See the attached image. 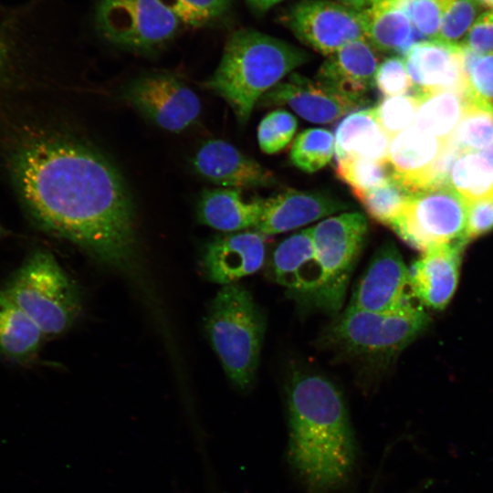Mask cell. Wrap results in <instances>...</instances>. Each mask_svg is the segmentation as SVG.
<instances>
[{
	"instance_id": "17",
	"label": "cell",
	"mask_w": 493,
	"mask_h": 493,
	"mask_svg": "<svg viewBox=\"0 0 493 493\" xmlns=\"http://www.w3.org/2000/svg\"><path fill=\"white\" fill-rule=\"evenodd\" d=\"M265 236L256 230H246L210 240L203 254L207 278L224 286L258 271L266 259Z\"/></svg>"
},
{
	"instance_id": "28",
	"label": "cell",
	"mask_w": 493,
	"mask_h": 493,
	"mask_svg": "<svg viewBox=\"0 0 493 493\" xmlns=\"http://www.w3.org/2000/svg\"><path fill=\"white\" fill-rule=\"evenodd\" d=\"M464 152H481L493 143V108L467 97L462 118L451 137Z\"/></svg>"
},
{
	"instance_id": "1",
	"label": "cell",
	"mask_w": 493,
	"mask_h": 493,
	"mask_svg": "<svg viewBox=\"0 0 493 493\" xmlns=\"http://www.w3.org/2000/svg\"><path fill=\"white\" fill-rule=\"evenodd\" d=\"M5 142L12 182L34 223L100 262L126 267L135 213L116 167L95 149L36 124L14 126Z\"/></svg>"
},
{
	"instance_id": "2",
	"label": "cell",
	"mask_w": 493,
	"mask_h": 493,
	"mask_svg": "<svg viewBox=\"0 0 493 493\" xmlns=\"http://www.w3.org/2000/svg\"><path fill=\"white\" fill-rule=\"evenodd\" d=\"M289 460L311 493H330L349 478L355 442L344 398L328 378L296 372L288 388Z\"/></svg>"
},
{
	"instance_id": "31",
	"label": "cell",
	"mask_w": 493,
	"mask_h": 493,
	"mask_svg": "<svg viewBox=\"0 0 493 493\" xmlns=\"http://www.w3.org/2000/svg\"><path fill=\"white\" fill-rule=\"evenodd\" d=\"M337 177L348 184L351 191H365L386 183L393 177L388 161L345 158L336 161Z\"/></svg>"
},
{
	"instance_id": "12",
	"label": "cell",
	"mask_w": 493,
	"mask_h": 493,
	"mask_svg": "<svg viewBox=\"0 0 493 493\" xmlns=\"http://www.w3.org/2000/svg\"><path fill=\"white\" fill-rule=\"evenodd\" d=\"M409 268L394 244H383L374 253L359 279L348 308L385 312L411 302L408 293Z\"/></svg>"
},
{
	"instance_id": "15",
	"label": "cell",
	"mask_w": 493,
	"mask_h": 493,
	"mask_svg": "<svg viewBox=\"0 0 493 493\" xmlns=\"http://www.w3.org/2000/svg\"><path fill=\"white\" fill-rule=\"evenodd\" d=\"M348 208V204L330 194L286 189L261 199L259 219L253 230L265 236L284 233Z\"/></svg>"
},
{
	"instance_id": "9",
	"label": "cell",
	"mask_w": 493,
	"mask_h": 493,
	"mask_svg": "<svg viewBox=\"0 0 493 493\" xmlns=\"http://www.w3.org/2000/svg\"><path fill=\"white\" fill-rule=\"evenodd\" d=\"M467 210V201L453 188L436 187L414 194L389 226L407 245L424 253L465 241Z\"/></svg>"
},
{
	"instance_id": "32",
	"label": "cell",
	"mask_w": 493,
	"mask_h": 493,
	"mask_svg": "<svg viewBox=\"0 0 493 493\" xmlns=\"http://www.w3.org/2000/svg\"><path fill=\"white\" fill-rule=\"evenodd\" d=\"M181 25L203 27L217 22L230 11L232 0H161Z\"/></svg>"
},
{
	"instance_id": "36",
	"label": "cell",
	"mask_w": 493,
	"mask_h": 493,
	"mask_svg": "<svg viewBox=\"0 0 493 493\" xmlns=\"http://www.w3.org/2000/svg\"><path fill=\"white\" fill-rule=\"evenodd\" d=\"M404 11L423 40L437 39L441 15V0H399Z\"/></svg>"
},
{
	"instance_id": "16",
	"label": "cell",
	"mask_w": 493,
	"mask_h": 493,
	"mask_svg": "<svg viewBox=\"0 0 493 493\" xmlns=\"http://www.w3.org/2000/svg\"><path fill=\"white\" fill-rule=\"evenodd\" d=\"M192 164L201 177L222 186L241 189L278 184L272 171L224 140L213 139L203 143Z\"/></svg>"
},
{
	"instance_id": "24",
	"label": "cell",
	"mask_w": 493,
	"mask_h": 493,
	"mask_svg": "<svg viewBox=\"0 0 493 493\" xmlns=\"http://www.w3.org/2000/svg\"><path fill=\"white\" fill-rule=\"evenodd\" d=\"M197 219L214 229L233 233L254 229L261 211V198L246 202L238 188H214L202 192Z\"/></svg>"
},
{
	"instance_id": "23",
	"label": "cell",
	"mask_w": 493,
	"mask_h": 493,
	"mask_svg": "<svg viewBox=\"0 0 493 493\" xmlns=\"http://www.w3.org/2000/svg\"><path fill=\"white\" fill-rule=\"evenodd\" d=\"M335 158L387 161L390 138L381 127L375 106L350 112L338 125Z\"/></svg>"
},
{
	"instance_id": "6",
	"label": "cell",
	"mask_w": 493,
	"mask_h": 493,
	"mask_svg": "<svg viewBox=\"0 0 493 493\" xmlns=\"http://www.w3.org/2000/svg\"><path fill=\"white\" fill-rule=\"evenodd\" d=\"M422 305L376 312L346 308L330 324L326 339L355 356L388 362L412 343L428 326Z\"/></svg>"
},
{
	"instance_id": "7",
	"label": "cell",
	"mask_w": 493,
	"mask_h": 493,
	"mask_svg": "<svg viewBox=\"0 0 493 493\" xmlns=\"http://www.w3.org/2000/svg\"><path fill=\"white\" fill-rule=\"evenodd\" d=\"M322 283L315 306L336 314L343 305L347 288L368 234L366 216L358 211L342 212L311 227Z\"/></svg>"
},
{
	"instance_id": "33",
	"label": "cell",
	"mask_w": 493,
	"mask_h": 493,
	"mask_svg": "<svg viewBox=\"0 0 493 493\" xmlns=\"http://www.w3.org/2000/svg\"><path fill=\"white\" fill-rule=\"evenodd\" d=\"M420 100L414 92L384 98L375 106L378 121L390 140L414 124Z\"/></svg>"
},
{
	"instance_id": "41",
	"label": "cell",
	"mask_w": 493,
	"mask_h": 493,
	"mask_svg": "<svg viewBox=\"0 0 493 493\" xmlns=\"http://www.w3.org/2000/svg\"><path fill=\"white\" fill-rule=\"evenodd\" d=\"M251 8L257 12L267 11L270 7L283 0H246Z\"/></svg>"
},
{
	"instance_id": "22",
	"label": "cell",
	"mask_w": 493,
	"mask_h": 493,
	"mask_svg": "<svg viewBox=\"0 0 493 493\" xmlns=\"http://www.w3.org/2000/svg\"><path fill=\"white\" fill-rule=\"evenodd\" d=\"M446 141L414 125L398 133L391 140L387 154L393 178L413 194H417L423 177L440 154Z\"/></svg>"
},
{
	"instance_id": "43",
	"label": "cell",
	"mask_w": 493,
	"mask_h": 493,
	"mask_svg": "<svg viewBox=\"0 0 493 493\" xmlns=\"http://www.w3.org/2000/svg\"><path fill=\"white\" fill-rule=\"evenodd\" d=\"M2 234H3V230H2V228L0 227V236H2Z\"/></svg>"
},
{
	"instance_id": "37",
	"label": "cell",
	"mask_w": 493,
	"mask_h": 493,
	"mask_svg": "<svg viewBox=\"0 0 493 493\" xmlns=\"http://www.w3.org/2000/svg\"><path fill=\"white\" fill-rule=\"evenodd\" d=\"M374 87L385 97L407 94L413 89L404 58L391 56L381 63L374 76Z\"/></svg>"
},
{
	"instance_id": "30",
	"label": "cell",
	"mask_w": 493,
	"mask_h": 493,
	"mask_svg": "<svg viewBox=\"0 0 493 493\" xmlns=\"http://www.w3.org/2000/svg\"><path fill=\"white\" fill-rule=\"evenodd\" d=\"M351 193L370 217L386 226L402 212L414 195L393 177L375 188Z\"/></svg>"
},
{
	"instance_id": "27",
	"label": "cell",
	"mask_w": 493,
	"mask_h": 493,
	"mask_svg": "<svg viewBox=\"0 0 493 493\" xmlns=\"http://www.w3.org/2000/svg\"><path fill=\"white\" fill-rule=\"evenodd\" d=\"M448 185L467 203L493 196V165L482 152H464L452 166Z\"/></svg>"
},
{
	"instance_id": "14",
	"label": "cell",
	"mask_w": 493,
	"mask_h": 493,
	"mask_svg": "<svg viewBox=\"0 0 493 493\" xmlns=\"http://www.w3.org/2000/svg\"><path fill=\"white\" fill-rule=\"evenodd\" d=\"M414 93L456 90L467 95L462 44L421 40L403 55Z\"/></svg>"
},
{
	"instance_id": "39",
	"label": "cell",
	"mask_w": 493,
	"mask_h": 493,
	"mask_svg": "<svg viewBox=\"0 0 493 493\" xmlns=\"http://www.w3.org/2000/svg\"><path fill=\"white\" fill-rule=\"evenodd\" d=\"M493 229V196L467 202L464 240L482 236Z\"/></svg>"
},
{
	"instance_id": "26",
	"label": "cell",
	"mask_w": 493,
	"mask_h": 493,
	"mask_svg": "<svg viewBox=\"0 0 493 493\" xmlns=\"http://www.w3.org/2000/svg\"><path fill=\"white\" fill-rule=\"evenodd\" d=\"M419 96L421 100L413 125L443 141L450 139L464 113L467 95L456 90H441Z\"/></svg>"
},
{
	"instance_id": "4",
	"label": "cell",
	"mask_w": 493,
	"mask_h": 493,
	"mask_svg": "<svg viewBox=\"0 0 493 493\" xmlns=\"http://www.w3.org/2000/svg\"><path fill=\"white\" fill-rule=\"evenodd\" d=\"M209 341L231 383L246 390L254 382L264 341L266 320L242 285H224L205 317Z\"/></svg>"
},
{
	"instance_id": "13",
	"label": "cell",
	"mask_w": 493,
	"mask_h": 493,
	"mask_svg": "<svg viewBox=\"0 0 493 493\" xmlns=\"http://www.w3.org/2000/svg\"><path fill=\"white\" fill-rule=\"evenodd\" d=\"M261 107L288 106L302 119L313 123H330L367 101L355 100L297 73L279 81L257 102Z\"/></svg>"
},
{
	"instance_id": "21",
	"label": "cell",
	"mask_w": 493,
	"mask_h": 493,
	"mask_svg": "<svg viewBox=\"0 0 493 493\" xmlns=\"http://www.w3.org/2000/svg\"><path fill=\"white\" fill-rule=\"evenodd\" d=\"M271 267L277 283L299 299L315 304L322 283V271L315 254L311 227L279 243L274 250Z\"/></svg>"
},
{
	"instance_id": "25",
	"label": "cell",
	"mask_w": 493,
	"mask_h": 493,
	"mask_svg": "<svg viewBox=\"0 0 493 493\" xmlns=\"http://www.w3.org/2000/svg\"><path fill=\"white\" fill-rule=\"evenodd\" d=\"M44 338L36 322L0 289V357L23 365L32 362Z\"/></svg>"
},
{
	"instance_id": "8",
	"label": "cell",
	"mask_w": 493,
	"mask_h": 493,
	"mask_svg": "<svg viewBox=\"0 0 493 493\" xmlns=\"http://www.w3.org/2000/svg\"><path fill=\"white\" fill-rule=\"evenodd\" d=\"M94 24L108 43L140 53L163 47L181 26L161 0H97Z\"/></svg>"
},
{
	"instance_id": "29",
	"label": "cell",
	"mask_w": 493,
	"mask_h": 493,
	"mask_svg": "<svg viewBox=\"0 0 493 493\" xmlns=\"http://www.w3.org/2000/svg\"><path fill=\"white\" fill-rule=\"evenodd\" d=\"M335 152L334 135L326 129L301 131L290 148V161L305 173H315L326 166Z\"/></svg>"
},
{
	"instance_id": "19",
	"label": "cell",
	"mask_w": 493,
	"mask_h": 493,
	"mask_svg": "<svg viewBox=\"0 0 493 493\" xmlns=\"http://www.w3.org/2000/svg\"><path fill=\"white\" fill-rule=\"evenodd\" d=\"M378 65L376 49L367 39H357L327 56L314 79L340 94L367 101Z\"/></svg>"
},
{
	"instance_id": "18",
	"label": "cell",
	"mask_w": 493,
	"mask_h": 493,
	"mask_svg": "<svg viewBox=\"0 0 493 493\" xmlns=\"http://www.w3.org/2000/svg\"><path fill=\"white\" fill-rule=\"evenodd\" d=\"M465 241L434 247L423 253L409 268V288L421 305L443 309L458 282Z\"/></svg>"
},
{
	"instance_id": "34",
	"label": "cell",
	"mask_w": 493,
	"mask_h": 493,
	"mask_svg": "<svg viewBox=\"0 0 493 493\" xmlns=\"http://www.w3.org/2000/svg\"><path fill=\"white\" fill-rule=\"evenodd\" d=\"M298 126L294 115L283 109L270 111L257 128V142L261 151L273 154L283 150L292 140Z\"/></svg>"
},
{
	"instance_id": "10",
	"label": "cell",
	"mask_w": 493,
	"mask_h": 493,
	"mask_svg": "<svg viewBox=\"0 0 493 493\" xmlns=\"http://www.w3.org/2000/svg\"><path fill=\"white\" fill-rule=\"evenodd\" d=\"M125 99L144 117L160 128L178 133L193 125L200 116L197 94L176 76L155 72L131 81Z\"/></svg>"
},
{
	"instance_id": "5",
	"label": "cell",
	"mask_w": 493,
	"mask_h": 493,
	"mask_svg": "<svg viewBox=\"0 0 493 493\" xmlns=\"http://www.w3.org/2000/svg\"><path fill=\"white\" fill-rule=\"evenodd\" d=\"M0 289L36 322L45 338L66 331L80 311L76 285L47 250L33 251Z\"/></svg>"
},
{
	"instance_id": "42",
	"label": "cell",
	"mask_w": 493,
	"mask_h": 493,
	"mask_svg": "<svg viewBox=\"0 0 493 493\" xmlns=\"http://www.w3.org/2000/svg\"><path fill=\"white\" fill-rule=\"evenodd\" d=\"M477 4L481 5L484 8L488 9V11H493V0H475Z\"/></svg>"
},
{
	"instance_id": "3",
	"label": "cell",
	"mask_w": 493,
	"mask_h": 493,
	"mask_svg": "<svg viewBox=\"0 0 493 493\" xmlns=\"http://www.w3.org/2000/svg\"><path fill=\"white\" fill-rule=\"evenodd\" d=\"M309 60L304 49L254 29H239L227 39L217 68L203 86L221 97L244 125L261 97Z\"/></svg>"
},
{
	"instance_id": "40",
	"label": "cell",
	"mask_w": 493,
	"mask_h": 493,
	"mask_svg": "<svg viewBox=\"0 0 493 493\" xmlns=\"http://www.w3.org/2000/svg\"><path fill=\"white\" fill-rule=\"evenodd\" d=\"M462 44L481 55L493 54V11L481 14L473 22Z\"/></svg>"
},
{
	"instance_id": "11",
	"label": "cell",
	"mask_w": 493,
	"mask_h": 493,
	"mask_svg": "<svg viewBox=\"0 0 493 493\" xmlns=\"http://www.w3.org/2000/svg\"><path fill=\"white\" fill-rule=\"evenodd\" d=\"M284 21L302 43L326 57L351 41L366 39L357 16L336 0H299Z\"/></svg>"
},
{
	"instance_id": "35",
	"label": "cell",
	"mask_w": 493,
	"mask_h": 493,
	"mask_svg": "<svg viewBox=\"0 0 493 493\" xmlns=\"http://www.w3.org/2000/svg\"><path fill=\"white\" fill-rule=\"evenodd\" d=\"M442 15L437 40L449 44H461L472 26L476 12L475 0H441Z\"/></svg>"
},
{
	"instance_id": "38",
	"label": "cell",
	"mask_w": 493,
	"mask_h": 493,
	"mask_svg": "<svg viewBox=\"0 0 493 493\" xmlns=\"http://www.w3.org/2000/svg\"><path fill=\"white\" fill-rule=\"evenodd\" d=\"M467 97L493 108V54L477 55L467 77Z\"/></svg>"
},
{
	"instance_id": "20",
	"label": "cell",
	"mask_w": 493,
	"mask_h": 493,
	"mask_svg": "<svg viewBox=\"0 0 493 493\" xmlns=\"http://www.w3.org/2000/svg\"><path fill=\"white\" fill-rule=\"evenodd\" d=\"M358 17L366 39L378 51L404 55L423 40L398 0H336Z\"/></svg>"
}]
</instances>
